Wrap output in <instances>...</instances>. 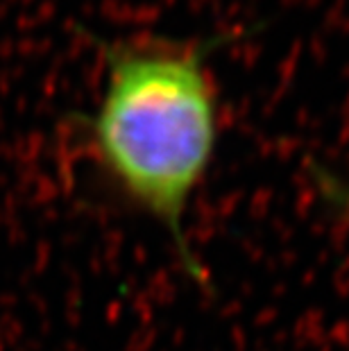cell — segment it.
I'll use <instances>...</instances> for the list:
<instances>
[{"label": "cell", "instance_id": "obj_1", "mask_svg": "<svg viewBox=\"0 0 349 351\" xmlns=\"http://www.w3.org/2000/svg\"><path fill=\"white\" fill-rule=\"evenodd\" d=\"M234 36L222 32L195 43L102 41V93L93 114L80 121L105 182L166 229L197 286H206L209 276L191 247L184 218L220 138L209 59Z\"/></svg>", "mask_w": 349, "mask_h": 351}, {"label": "cell", "instance_id": "obj_2", "mask_svg": "<svg viewBox=\"0 0 349 351\" xmlns=\"http://www.w3.org/2000/svg\"><path fill=\"white\" fill-rule=\"evenodd\" d=\"M311 179H313L326 211L349 225V179L338 175L336 170L320 166V163L311 166Z\"/></svg>", "mask_w": 349, "mask_h": 351}]
</instances>
